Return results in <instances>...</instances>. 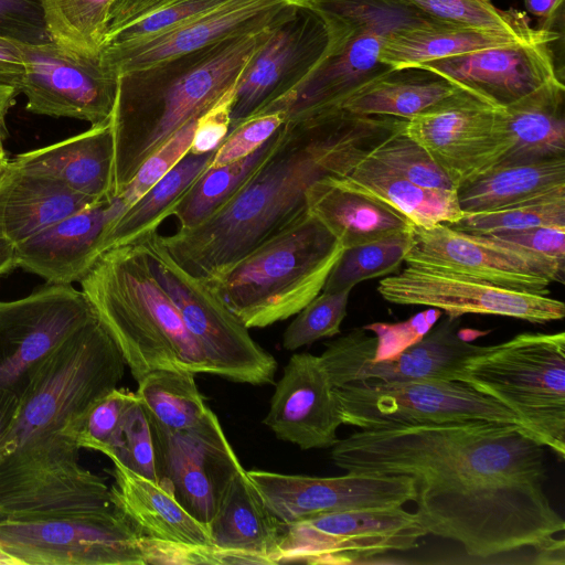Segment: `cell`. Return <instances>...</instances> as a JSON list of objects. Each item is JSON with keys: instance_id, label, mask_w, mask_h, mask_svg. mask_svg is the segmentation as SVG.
I'll return each instance as SVG.
<instances>
[{"instance_id": "1", "label": "cell", "mask_w": 565, "mask_h": 565, "mask_svg": "<svg viewBox=\"0 0 565 565\" xmlns=\"http://www.w3.org/2000/svg\"><path fill=\"white\" fill-rule=\"evenodd\" d=\"M345 472L405 476L427 534L473 557L533 550L564 565L565 522L544 490L543 446L518 425L465 420L360 429L331 447Z\"/></svg>"}, {"instance_id": "2", "label": "cell", "mask_w": 565, "mask_h": 565, "mask_svg": "<svg viewBox=\"0 0 565 565\" xmlns=\"http://www.w3.org/2000/svg\"><path fill=\"white\" fill-rule=\"evenodd\" d=\"M405 122L342 108L287 120L271 153L230 201L194 228L160 235V242L184 271L209 282L307 213L311 184L345 175Z\"/></svg>"}, {"instance_id": "3", "label": "cell", "mask_w": 565, "mask_h": 565, "mask_svg": "<svg viewBox=\"0 0 565 565\" xmlns=\"http://www.w3.org/2000/svg\"><path fill=\"white\" fill-rule=\"evenodd\" d=\"M277 23L118 75L113 199L154 151L239 81Z\"/></svg>"}, {"instance_id": "4", "label": "cell", "mask_w": 565, "mask_h": 565, "mask_svg": "<svg viewBox=\"0 0 565 565\" xmlns=\"http://www.w3.org/2000/svg\"><path fill=\"white\" fill-rule=\"evenodd\" d=\"M81 285L136 382L161 369L209 374L200 347L139 242L104 252Z\"/></svg>"}, {"instance_id": "5", "label": "cell", "mask_w": 565, "mask_h": 565, "mask_svg": "<svg viewBox=\"0 0 565 565\" xmlns=\"http://www.w3.org/2000/svg\"><path fill=\"white\" fill-rule=\"evenodd\" d=\"M343 250L307 212L206 284L246 328H265L318 296Z\"/></svg>"}, {"instance_id": "6", "label": "cell", "mask_w": 565, "mask_h": 565, "mask_svg": "<svg viewBox=\"0 0 565 565\" xmlns=\"http://www.w3.org/2000/svg\"><path fill=\"white\" fill-rule=\"evenodd\" d=\"M125 369L120 349L95 311L28 373L17 420L0 440V461L36 438L62 431L117 388Z\"/></svg>"}, {"instance_id": "7", "label": "cell", "mask_w": 565, "mask_h": 565, "mask_svg": "<svg viewBox=\"0 0 565 565\" xmlns=\"http://www.w3.org/2000/svg\"><path fill=\"white\" fill-rule=\"evenodd\" d=\"M461 382L504 405L525 431L565 458V333L523 332L473 356Z\"/></svg>"}, {"instance_id": "8", "label": "cell", "mask_w": 565, "mask_h": 565, "mask_svg": "<svg viewBox=\"0 0 565 565\" xmlns=\"http://www.w3.org/2000/svg\"><path fill=\"white\" fill-rule=\"evenodd\" d=\"M137 242L141 244L156 279L174 302L200 347L209 374L236 383L273 384L276 359L252 338L248 328L205 281L193 278L172 259L161 244L158 231L147 233Z\"/></svg>"}, {"instance_id": "9", "label": "cell", "mask_w": 565, "mask_h": 565, "mask_svg": "<svg viewBox=\"0 0 565 565\" xmlns=\"http://www.w3.org/2000/svg\"><path fill=\"white\" fill-rule=\"evenodd\" d=\"M0 546L20 565H148L145 536L114 504L2 520Z\"/></svg>"}, {"instance_id": "10", "label": "cell", "mask_w": 565, "mask_h": 565, "mask_svg": "<svg viewBox=\"0 0 565 565\" xmlns=\"http://www.w3.org/2000/svg\"><path fill=\"white\" fill-rule=\"evenodd\" d=\"M62 431L34 439L0 461V521L113 505L105 480L78 462Z\"/></svg>"}, {"instance_id": "11", "label": "cell", "mask_w": 565, "mask_h": 565, "mask_svg": "<svg viewBox=\"0 0 565 565\" xmlns=\"http://www.w3.org/2000/svg\"><path fill=\"white\" fill-rule=\"evenodd\" d=\"M335 394L343 425L360 429L465 420L507 423L523 428L504 405L461 381H358L335 388Z\"/></svg>"}, {"instance_id": "12", "label": "cell", "mask_w": 565, "mask_h": 565, "mask_svg": "<svg viewBox=\"0 0 565 565\" xmlns=\"http://www.w3.org/2000/svg\"><path fill=\"white\" fill-rule=\"evenodd\" d=\"M426 535L416 513L404 505L321 513L286 525L273 563L356 564L411 550Z\"/></svg>"}, {"instance_id": "13", "label": "cell", "mask_w": 565, "mask_h": 565, "mask_svg": "<svg viewBox=\"0 0 565 565\" xmlns=\"http://www.w3.org/2000/svg\"><path fill=\"white\" fill-rule=\"evenodd\" d=\"M459 318L446 316L418 341L399 353L375 356L377 338L354 328L327 342L319 355L335 388L352 382L404 383L417 381H460L468 362L487 350L461 337Z\"/></svg>"}, {"instance_id": "14", "label": "cell", "mask_w": 565, "mask_h": 565, "mask_svg": "<svg viewBox=\"0 0 565 565\" xmlns=\"http://www.w3.org/2000/svg\"><path fill=\"white\" fill-rule=\"evenodd\" d=\"M406 264L480 280L493 286L548 296L564 282L565 262L491 235L465 233L447 223L412 228Z\"/></svg>"}, {"instance_id": "15", "label": "cell", "mask_w": 565, "mask_h": 565, "mask_svg": "<svg viewBox=\"0 0 565 565\" xmlns=\"http://www.w3.org/2000/svg\"><path fill=\"white\" fill-rule=\"evenodd\" d=\"M329 32L321 15L303 0L273 29L245 67L231 111L230 129L269 113L289 97L323 60Z\"/></svg>"}, {"instance_id": "16", "label": "cell", "mask_w": 565, "mask_h": 565, "mask_svg": "<svg viewBox=\"0 0 565 565\" xmlns=\"http://www.w3.org/2000/svg\"><path fill=\"white\" fill-rule=\"evenodd\" d=\"M498 109L459 88L406 120L403 132L417 141L458 188L505 158L508 142Z\"/></svg>"}, {"instance_id": "17", "label": "cell", "mask_w": 565, "mask_h": 565, "mask_svg": "<svg viewBox=\"0 0 565 565\" xmlns=\"http://www.w3.org/2000/svg\"><path fill=\"white\" fill-rule=\"evenodd\" d=\"M377 291L388 302L436 308L452 318L477 313L546 323L565 316L564 302L550 296L507 289L411 264L381 279Z\"/></svg>"}, {"instance_id": "18", "label": "cell", "mask_w": 565, "mask_h": 565, "mask_svg": "<svg viewBox=\"0 0 565 565\" xmlns=\"http://www.w3.org/2000/svg\"><path fill=\"white\" fill-rule=\"evenodd\" d=\"M150 420L164 486L191 515L207 525L243 468L217 416L210 408L200 423L178 431Z\"/></svg>"}, {"instance_id": "19", "label": "cell", "mask_w": 565, "mask_h": 565, "mask_svg": "<svg viewBox=\"0 0 565 565\" xmlns=\"http://www.w3.org/2000/svg\"><path fill=\"white\" fill-rule=\"evenodd\" d=\"M94 315L72 285L46 284L22 299L0 301V387L19 394L30 370Z\"/></svg>"}, {"instance_id": "20", "label": "cell", "mask_w": 565, "mask_h": 565, "mask_svg": "<svg viewBox=\"0 0 565 565\" xmlns=\"http://www.w3.org/2000/svg\"><path fill=\"white\" fill-rule=\"evenodd\" d=\"M24 75L20 92L25 109L98 125L110 119L118 76L99 57L68 53L53 42L22 44Z\"/></svg>"}, {"instance_id": "21", "label": "cell", "mask_w": 565, "mask_h": 565, "mask_svg": "<svg viewBox=\"0 0 565 565\" xmlns=\"http://www.w3.org/2000/svg\"><path fill=\"white\" fill-rule=\"evenodd\" d=\"M270 512L285 525L337 511L402 507L416 499L405 476L347 472L338 477L246 470Z\"/></svg>"}, {"instance_id": "22", "label": "cell", "mask_w": 565, "mask_h": 565, "mask_svg": "<svg viewBox=\"0 0 565 565\" xmlns=\"http://www.w3.org/2000/svg\"><path fill=\"white\" fill-rule=\"evenodd\" d=\"M489 105L505 107L558 77L551 42L521 41L422 64Z\"/></svg>"}, {"instance_id": "23", "label": "cell", "mask_w": 565, "mask_h": 565, "mask_svg": "<svg viewBox=\"0 0 565 565\" xmlns=\"http://www.w3.org/2000/svg\"><path fill=\"white\" fill-rule=\"evenodd\" d=\"M263 423L302 450L328 449L342 423L335 388L319 355L295 353L284 366Z\"/></svg>"}, {"instance_id": "24", "label": "cell", "mask_w": 565, "mask_h": 565, "mask_svg": "<svg viewBox=\"0 0 565 565\" xmlns=\"http://www.w3.org/2000/svg\"><path fill=\"white\" fill-rule=\"evenodd\" d=\"M301 0H231L170 32L124 47H105L100 54L115 75L143 68L207 46L214 42L257 31L280 21Z\"/></svg>"}, {"instance_id": "25", "label": "cell", "mask_w": 565, "mask_h": 565, "mask_svg": "<svg viewBox=\"0 0 565 565\" xmlns=\"http://www.w3.org/2000/svg\"><path fill=\"white\" fill-rule=\"evenodd\" d=\"M324 22L329 44L323 60L289 97L270 110L282 111L286 121L339 108L361 86L391 70L380 62L385 34Z\"/></svg>"}, {"instance_id": "26", "label": "cell", "mask_w": 565, "mask_h": 565, "mask_svg": "<svg viewBox=\"0 0 565 565\" xmlns=\"http://www.w3.org/2000/svg\"><path fill=\"white\" fill-rule=\"evenodd\" d=\"M124 210L115 198L51 224L15 245L17 267L44 278L46 284L81 282L99 257L105 230Z\"/></svg>"}, {"instance_id": "27", "label": "cell", "mask_w": 565, "mask_h": 565, "mask_svg": "<svg viewBox=\"0 0 565 565\" xmlns=\"http://www.w3.org/2000/svg\"><path fill=\"white\" fill-rule=\"evenodd\" d=\"M206 526L222 565H274L273 554L286 529L244 468L230 482Z\"/></svg>"}, {"instance_id": "28", "label": "cell", "mask_w": 565, "mask_h": 565, "mask_svg": "<svg viewBox=\"0 0 565 565\" xmlns=\"http://www.w3.org/2000/svg\"><path fill=\"white\" fill-rule=\"evenodd\" d=\"M8 166L55 179L95 202L111 200L114 138L110 119L60 142L20 153L9 160Z\"/></svg>"}, {"instance_id": "29", "label": "cell", "mask_w": 565, "mask_h": 565, "mask_svg": "<svg viewBox=\"0 0 565 565\" xmlns=\"http://www.w3.org/2000/svg\"><path fill=\"white\" fill-rule=\"evenodd\" d=\"M307 212L344 247L408 232L414 224L385 202L347 184L340 177L319 179L306 193Z\"/></svg>"}, {"instance_id": "30", "label": "cell", "mask_w": 565, "mask_h": 565, "mask_svg": "<svg viewBox=\"0 0 565 565\" xmlns=\"http://www.w3.org/2000/svg\"><path fill=\"white\" fill-rule=\"evenodd\" d=\"M113 476L111 503L142 536L168 545L214 548L207 526L191 515L168 487L118 463H114Z\"/></svg>"}, {"instance_id": "31", "label": "cell", "mask_w": 565, "mask_h": 565, "mask_svg": "<svg viewBox=\"0 0 565 565\" xmlns=\"http://www.w3.org/2000/svg\"><path fill=\"white\" fill-rule=\"evenodd\" d=\"M535 40L552 43L557 33L545 28L522 33L436 22L391 33L381 47L380 62L395 70L418 67L436 60Z\"/></svg>"}, {"instance_id": "32", "label": "cell", "mask_w": 565, "mask_h": 565, "mask_svg": "<svg viewBox=\"0 0 565 565\" xmlns=\"http://www.w3.org/2000/svg\"><path fill=\"white\" fill-rule=\"evenodd\" d=\"M95 203L55 179L7 166L0 173V239L15 246Z\"/></svg>"}, {"instance_id": "33", "label": "cell", "mask_w": 565, "mask_h": 565, "mask_svg": "<svg viewBox=\"0 0 565 565\" xmlns=\"http://www.w3.org/2000/svg\"><path fill=\"white\" fill-rule=\"evenodd\" d=\"M498 110L508 142L500 164L565 157V87L558 77Z\"/></svg>"}, {"instance_id": "34", "label": "cell", "mask_w": 565, "mask_h": 565, "mask_svg": "<svg viewBox=\"0 0 565 565\" xmlns=\"http://www.w3.org/2000/svg\"><path fill=\"white\" fill-rule=\"evenodd\" d=\"M456 191L463 214L565 195V157L502 163L462 183Z\"/></svg>"}, {"instance_id": "35", "label": "cell", "mask_w": 565, "mask_h": 565, "mask_svg": "<svg viewBox=\"0 0 565 565\" xmlns=\"http://www.w3.org/2000/svg\"><path fill=\"white\" fill-rule=\"evenodd\" d=\"M458 90L445 77L422 67L391 68L356 89L339 108L408 120Z\"/></svg>"}, {"instance_id": "36", "label": "cell", "mask_w": 565, "mask_h": 565, "mask_svg": "<svg viewBox=\"0 0 565 565\" xmlns=\"http://www.w3.org/2000/svg\"><path fill=\"white\" fill-rule=\"evenodd\" d=\"M340 178L350 186L385 202L418 227L450 224L463 215L456 190L419 186L366 157Z\"/></svg>"}, {"instance_id": "37", "label": "cell", "mask_w": 565, "mask_h": 565, "mask_svg": "<svg viewBox=\"0 0 565 565\" xmlns=\"http://www.w3.org/2000/svg\"><path fill=\"white\" fill-rule=\"evenodd\" d=\"M215 150L202 154L188 152L164 177L114 220L100 238L99 256L113 247L129 244L151 231H158L182 194L210 166Z\"/></svg>"}, {"instance_id": "38", "label": "cell", "mask_w": 565, "mask_h": 565, "mask_svg": "<svg viewBox=\"0 0 565 565\" xmlns=\"http://www.w3.org/2000/svg\"><path fill=\"white\" fill-rule=\"evenodd\" d=\"M280 128L250 154L217 168H206L182 194L170 216L179 230L194 228L212 216L243 186L276 147Z\"/></svg>"}, {"instance_id": "39", "label": "cell", "mask_w": 565, "mask_h": 565, "mask_svg": "<svg viewBox=\"0 0 565 565\" xmlns=\"http://www.w3.org/2000/svg\"><path fill=\"white\" fill-rule=\"evenodd\" d=\"M194 377V373L185 370L151 371L137 382L136 396L150 418L163 428L188 429L200 423L210 409Z\"/></svg>"}, {"instance_id": "40", "label": "cell", "mask_w": 565, "mask_h": 565, "mask_svg": "<svg viewBox=\"0 0 565 565\" xmlns=\"http://www.w3.org/2000/svg\"><path fill=\"white\" fill-rule=\"evenodd\" d=\"M115 0H41L47 35L64 51L99 57Z\"/></svg>"}, {"instance_id": "41", "label": "cell", "mask_w": 565, "mask_h": 565, "mask_svg": "<svg viewBox=\"0 0 565 565\" xmlns=\"http://www.w3.org/2000/svg\"><path fill=\"white\" fill-rule=\"evenodd\" d=\"M324 21L353 29L374 30L388 36L412 26L441 22L407 0H303Z\"/></svg>"}, {"instance_id": "42", "label": "cell", "mask_w": 565, "mask_h": 565, "mask_svg": "<svg viewBox=\"0 0 565 565\" xmlns=\"http://www.w3.org/2000/svg\"><path fill=\"white\" fill-rule=\"evenodd\" d=\"M412 230L380 241L344 248L322 291L353 289L361 281L394 274L405 259Z\"/></svg>"}, {"instance_id": "43", "label": "cell", "mask_w": 565, "mask_h": 565, "mask_svg": "<svg viewBox=\"0 0 565 565\" xmlns=\"http://www.w3.org/2000/svg\"><path fill=\"white\" fill-rule=\"evenodd\" d=\"M103 454L113 463H118L134 473L164 486L151 420L136 393Z\"/></svg>"}, {"instance_id": "44", "label": "cell", "mask_w": 565, "mask_h": 565, "mask_svg": "<svg viewBox=\"0 0 565 565\" xmlns=\"http://www.w3.org/2000/svg\"><path fill=\"white\" fill-rule=\"evenodd\" d=\"M448 225L455 230L478 235H497L534 226L565 227V195L502 210L465 213L458 221Z\"/></svg>"}, {"instance_id": "45", "label": "cell", "mask_w": 565, "mask_h": 565, "mask_svg": "<svg viewBox=\"0 0 565 565\" xmlns=\"http://www.w3.org/2000/svg\"><path fill=\"white\" fill-rule=\"evenodd\" d=\"M386 170L423 188L457 190L450 178L403 129L392 134L366 156Z\"/></svg>"}, {"instance_id": "46", "label": "cell", "mask_w": 565, "mask_h": 565, "mask_svg": "<svg viewBox=\"0 0 565 565\" xmlns=\"http://www.w3.org/2000/svg\"><path fill=\"white\" fill-rule=\"evenodd\" d=\"M430 18L451 24L497 29L512 32H531L524 14L503 11L490 0H407Z\"/></svg>"}, {"instance_id": "47", "label": "cell", "mask_w": 565, "mask_h": 565, "mask_svg": "<svg viewBox=\"0 0 565 565\" xmlns=\"http://www.w3.org/2000/svg\"><path fill=\"white\" fill-rule=\"evenodd\" d=\"M352 289L333 292L321 291L310 300L290 322L282 334V348L295 351L313 342L340 333L347 316Z\"/></svg>"}, {"instance_id": "48", "label": "cell", "mask_w": 565, "mask_h": 565, "mask_svg": "<svg viewBox=\"0 0 565 565\" xmlns=\"http://www.w3.org/2000/svg\"><path fill=\"white\" fill-rule=\"evenodd\" d=\"M228 1L231 0H170L116 31L107 39L105 47H124L146 42Z\"/></svg>"}, {"instance_id": "49", "label": "cell", "mask_w": 565, "mask_h": 565, "mask_svg": "<svg viewBox=\"0 0 565 565\" xmlns=\"http://www.w3.org/2000/svg\"><path fill=\"white\" fill-rule=\"evenodd\" d=\"M134 398L135 393L117 387L92 404L78 418L66 424L62 433L73 439L78 448L103 454Z\"/></svg>"}, {"instance_id": "50", "label": "cell", "mask_w": 565, "mask_h": 565, "mask_svg": "<svg viewBox=\"0 0 565 565\" xmlns=\"http://www.w3.org/2000/svg\"><path fill=\"white\" fill-rule=\"evenodd\" d=\"M196 120L193 119L181 127L140 166L126 189L117 196L125 210L140 199L189 152Z\"/></svg>"}, {"instance_id": "51", "label": "cell", "mask_w": 565, "mask_h": 565, "mask_svg": "<svg viewBox=\"0 0 565 565\" xmlns=\"http://www.w3.org/2000/svg\"><path fill=\"white\" fill-rule=\"evenodd\" d=\"M286 121L282 111L254 115L235 128L216 148L209 168H217L242 159L265 143Z\"/></svg>"}, {"instance_id": "52", "label": "cell", "mask_w": 565, "mask_h": 565, "mask_svg": "<svg viewBox=\"0 0 565 565\" xmlns=\"http://www.w3.org/2000/svg\"><path fill=\"white\" fill-rule=\"evenodd\" d=\"M0 36L24 44L51 42L41 0H0Z\"/></svg>"}, {"instance_id": "53", "label": "cell", "mask_w": 565, "mask_h": 565, "mask_svg": "<svg viewBox=\"0 0 565 565\" xmlns=\"http://www.w3.org/2000/svg\"><path fill=\"white\" fill-rule=\"evenodd\" d=\"M440 315L439 309L431 308L419 312L405 322L365 326L364 328L372 331L377 338L376 352L372 360L393 356L415 343L433 327Z\"/></svg>"}, {"instance_id": "54", "label": "cell", "mask_w": 565, "mask_h": 565, "mask_svg": "<svg viewBox=\"0 0 565 565\" xmlns=\"http://www.w3.org/2000/svg\"><path fill=\"white\" fill-rule=\"evenodd\" d=\"M237 83L232 85L210 109L198 118L189 152L195 154L211 152L224 140L231 125V111Z\"/></svg>"}, {"instance_id": "55", "label": "cell", "mask_w": 565, "mask_h": 565, "mask_svg": "<svg viewBox=\"0 0 565 565\" xmlns=\"http://www.w3.org/2000/svg\"><path fill=\"white\" fill-rule=\"evenodd\" d=\"M491 236L514 243L547 257L565 262L564 226H534Z\"/></svg>"}, {"instance_id": "56", "label": "cell", "mask_w": 565, "mask_h": 565, "mask_svg": "<svg viewBox=\"0 0 565 565\" xmlns=\"http://www.w3.org/2000/svg\"><path fill=\"white\" fill-rule=\"evenodd\" d=\"M22 44L0 36V84L14 86L19 90L24 75Z\"/></svg>"}, {"instance_id": "57", "label": "cell", "mask_w": 565, "mask_h": 565, "mask_svg": "<svg viewBox=\"0 0 565 565\" xmlns=\"http://www.w3.org/2000/svg\"><path fill=\"white\" fill-rule=\"evenodd\" d=\"M168 1L170 0H115L110 9L107 39L119 29Z\"/></svg>"}, {"instance_id": "58", "label": "cell", "mask_w": 565, "mask_h": 565, "mask_svg": "<svg viewBox=\"0 0 565 565\" xmlns=\"http://www.w3.org/2000/svg\"><path fill=\"white\" fill-rule=\"evenodd\" d=\"M20 406L19 394L11 388L0 387V440L13 427Z\"/></svg>"}, {"instance_id": "59", "label": "cell", "mask_w": 565, "mask_h": 565, "mask_svg": "<svg viewBox=\"0 0 565 565\" xmlns=\"http://www.w3.org/2000/svg\"><path fill=\"white\" fill-rule=\"evenodd\" d=\"M20 94L19 88L10 85L0 84V173L8 166L3 141L8 136L6 126V116L15 103V97Z\"/></svg>"}, {"instance_id": "60", "label": "cell", "mask_w": 565, "mask_h": 565, "mask_svg": "<svg viewBox=\"0 0 565 565\" xmlns=\"http://www.w3.org/2000/svg\"><path fill=\"white\" fill-rule=\"evenodd\" d=\"M562 2L563 0H524L526 10L546 22L554 17Z\"/></svg>"}, {"instance_id": "61", "label": "cell", "mask_w": 565, "mask_h": 565, "mask_svg": "<svg viewBox=\"0 0 565 565\" xmlns=\"http://www.w3.org/2000/svg\"><path fill=\"white\" fill-rule=\"evenodd\" d=\"M15 267V246L0 239V275L9 273Z\"/></svg>"}, {"instance_id": "62", "label": "cell", "mask_w": 565, "mask_h": 565, "mask_svg": "<svg viewBox=\"0 0 565 565\" xmlns=\"http://www.w3.org/2000/svg\"><path fill=\"white\" fill-rule=\"evenodd\" d=\"M0 565H20V563L0 546Z\"/></svg>"}]
</instances>
